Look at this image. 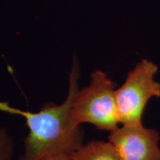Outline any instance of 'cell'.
Here are the masks:
<instances>
[{"label":"cell","mask_w":160,"mask_h":160,"mask_svg":"<svg viewBox=\"0 0 160 160\" xmlns=\"http://www.w3.org/2000/svg\"><path fill=\"white\" fill-rule=\"evenodd\" d=\"M72 160H120L114 148L109 142L93 140L78 148L71 156Z\"/></svg>","instance_id":"5b68a950"},{"label":"cell","mask_w":160,"mask_h":160,"mask_svg":"<svg viewBox=\"0 0 160 160\" xmlns=\"http://www.w3.org/2000/svg\"><path fill=\"white\" fill-rule=\"evenodd\" d=\"M13 141L5 127L0 128V160H12L13 155Z\"/></svg>","instance_id":"8992f818"},{"label":"cell","mask_w":160,"mask_h":160,"mask_svg":"<svg viewBox=\"0 0 160 160\" xmlns=\"http://www.w3.org/2000/svg\"><path fill=\"white\" fill-rule=\"evenodd\" d=\"M159 139L157 130L142 124L118 127L108 137L120 160H160Z\"/></svg>","instance_id":"277c9868"},{"label":"cell","mask_w":160,"mask_h":160,"mask_svg":"<svg viewBox=\"0 0 160 160\" xmlns=\"http://www.w3.org/2000/svg\"><path fill=\"white\" fill-rule=\"evenodd\" d=\"M116 84L102 71L91 72L89 85L78 90L71 106L76 125L90 123L102 131H112L119 123Z\"/></svg>","instance_id":"7a4b0ae2"},{"label":"cell","mask_w":160,"mask_h":160,"mask_svg":"<svg viewBox=\"0 0 160 160\" xmlns=\"http://www.w3.org/2000/svg\"><path fill=\"white\" fill-rule=\"evenodd\" d=\"M80 65L73 55L69 73V87L64 102H48L37 113L15 108L8 102H0V111L22 116L29 133L24 141L23 154L19 160H44L57 156H69L83 145L84 131L71 119V106L79 90Z\"/></svg>","instance_id":"6da1fadb"},{"label":"cell","mask_w":160,"mask_h":160,"mask_svg":"<svg viewBox=\"0 0 160 160\" xmlns=\"http://www.w3.org/2000/svg\"><path fill=\"white\" fill-rule=\"evenodd\" d=\"M44 160H72V159L71 157H69V156H57V157L48 158Z\"/></svg>","instance_id":"52a82bcc"},{"label":"cell","mask_w":160,"mask_h":160,"mask_svg":"<svg viewBox=\"0 0 160 160\" xmlns=\"http://www.w3.org/2000/svg\"><path fill=\"white\" fill-rule=\"evenodd\" d=\"M158 67L143 59L128 73L121 87L116 90L119 123L122 125L142 124L146 105L153 97H160V83L155 80Z\"/></svg>","instance_id":"3957f363"}]
</instances>
